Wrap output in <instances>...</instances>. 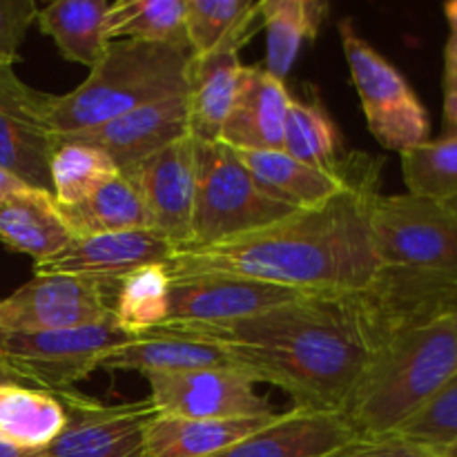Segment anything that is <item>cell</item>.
Returning <instances> with one entry per match:
<instances>
[{
	"label": "cell",
	"mask_w": 457,
	"mask_h": 457,
	"mask_svg": "<svg viewBox=\"0 0 457 457\" xmlns=\"http://www.w3.org/2000/svg\"><path fill=\"white\" fill-rule=\"evenodd\" d=\"M34 0H0V67H13L27 29L36 22Z\"/></svg>",
	"instance_id": "e575fe53"
},
{
	"label": "cell",
	"mask_w": 457,
	"mask_h": 457,
	"mask_svg": "<svg viewBox=\"0 0 457 457\" xmlns=\"http://www.w3.org/2000/svg\"><path fill=\"white\" fill-rule=\"evenodd\" d=\"M103 370H137L143 378L201 369H237L214 344L174 330H152L103 357Z\"/></svg>",
	"instance_id": "44dd1931"
},
{
	"label": "cell",
	"mask_w": 457,
	"mask_h": 457,
	"mask_svg": "<svg viewBox=\"0 0 457 457\" xmlns=\"http://www.w3.org/2000/svg\"><path fill=\"white\" fill-rule=\"evenodd\" d=\"M445 119L457 129V92L445 94Z\"/></svg>",
	"instance_id": "ab89813d"
},
{
	"label": "cell",
	"mask_w": 457,
	"mask_h": 457,
	"mask_svg": "<svg viewBox=\"0 0 457 457\" xmlns=\"http://www.w3.org/2000/svg\"><path fill=\"white\" fill-rule=\"evenodd\" d=\"M114 320L80 328L43 333H3L0 357L16 370L22 382L47 393L67 391L101 366L103 357L132 342Z\"/></svg>",
	"instance_id": "ba28073f"
},
{
	"label": "cell",
	"mask_w": 457,
	"mask_h": 457,
	"mask_svg": "<svg viewBox=\"0 0 457 457\" xmlns=\"http://www.w3.org/2000/svg\"><path fill=\"white\" fill-rule=\"evenodd\" d=\"M52 159V195L58 205H76L119 174L103 150L83 143H56Z\"/></svg>",
	"instance_id": "4dcf8cb0"
},
{
	"label": "cell",
	"mask_w": 457,
	"mask_h": 457,
	"mask_svg": "<svg viewBox=\"0 0 457 457\" xmlns=\"http://www.w3.org/2000/svg\"><path fill=\"white\" fill-rule=\"evenodd\" d=\"M437 457H457V445L449 446V449H446V451H442V453L437 455Z\"/></svg>",
	"instance_id": "f6af8a7d"
},
{
	"label": "cell",
	"mask_w": 457,
	"mask_h": 457,
	"mask_svg": "<svg viewBox=\"0 0 457 457\" xmlns=\"http://www.w3.org/2000/svg\"><path fill=\"white\" fill-rule=\"evenodd\" d=\"M65 427L56 395L22 384L0 386V437L18 449L45 451Z\"/></svg>",
	"instance_id": "484cf974"
},
{
	"label": "cell",
	"mask_w": 457,
	"mask_h": 457,
	"mask_svg": "<svg viewBox=\"0 0 457 457\" xmlns=\"http://www.w3.org/2000/svg\"><path fill=\"white\" fill-rule=\"evenodd\" d=\"M186 12L187 0H119L107 12V40H141L187 49Z\"/></svg>",
	"instance_id": "f1b7e54d"
},
{
	"label": "cell",
	"mask_w": 457,
	"mask_h": 457,
	"mask_svg": "<svg viewBox=\"0 0 457 457\" xmlns=\"http://www.w3.org/2000/svg\"><path fill=\"white\" fill-rule=\"evenodd\" d=\"M110 0H56L38 9L40 31L56 43L62 58L92 70L110 45L105 18Z\"/></svg>",
	"instance_id": "cb8c5ba5"
},
{
	"label": "cell",
	"mask_w": 457,
	"mask_h": 457,
	"mask_svg": "<svg viewBox=\"0 0 457 457\" xmlns=\"http://www.w3.org/2000/svg\"><path fill=\"white\" fill-rule=\"evenodd\" d=\"M339 34L370 134L400 154L427 143L431 119L402 71L370 47L348 21L339 25Z\"/></svg>",
	"instance_id": "52a82bcc"
},
{
	"label": "cell",
	"mask_w": 457,
	"mask_h": 457,
	"mask_svg": "<svg viewBox=\"0 0 457 457\" xmlns=\"http://www.w3.org/2000/svg\"><path fill=\"white\" fill-rule=\"evenodd\" d=\"M22 190H29V186H27V183H22L18 177H13L12 172H7V170L0 168V199H3V196L13 195V192H22ZM31 190H34V187H31Z\"/></svg>",
	"instance_id": "74e56055"
},
{
	"label": "cell",
	"mask_w": 457,
	"mask_h": 457,
	"mask_svg": "<svg viewBox=\"0 0 457 457\" xmlns=\"http://www.w3.org/2000/svg\"><path fill=\"white\" fill-rule=\"evenodd\" d=\"M445 13L446 18H449V22H457V0L445 4Z\"/></svg>",
	"instance_id": "b9f144b4"
},
{
	"label": "cell",
	"mask_w": 457,
	"mask_h": 457,
	"mask_svg": "<svg viewBox=\"0 0 457 457\" xmlns=\"http://www.w3.org/2000/svg\"><path fill=\"white\" fill-rule=\"evenodd\" d=\"M244 43H226L205 56H190L186 70L187 129L196 141L214 143L221 137L223 123L235 103L237 85L244 65L239 47Z\"/></svg>",
	"instance_id": "ffe728a7"
},
{
	"label": "cell",
	"mask_w": 457,
	"mask_h": 457,
	"mask_svg": "<svg viewBox=\"0 0 457 457\" xmlns=\"http://www.w3.org/2000/svg\"><path fill=\"white\" fill-rule=\"evenodd\" d=\"M357 433L337 411L295 406L268 427L210 457H321L346 445Z\"/></svg>",
	"instance_id": "ac0fdd59"
},
{
	"label": "cell",
	"mask_w": 457,
	"mask_h": 457,
	"mask_svg": "<svg viewBox=\"0 0 457 457\" xmlns=\"http://www.w3.org/2000/svg\"><path fill=\"white\" fill-rule=\"evenodd\" d=\"M370 230L379 270L457 281V201L379 195Z\"/></svg>",
	"instance_id": "8992f818"
},
{
	"label": "cell",
	"mask_w": 457,
	"mask_h": 457,
	"mask_svg": "<svg viewBox=\"0 0 457 457\" xmlns=\"http://www.w3.org/2000/svg\"><path fill=\"white\" fill-rule=\"evenodd\" d=\"M406 457H437V455L436 453H428V451H422V449H413Z\"/></svg>",
	"instance_id": "7bdbcfd3"
},
{
	"label": "cell",
	"mask_w": 457,
	"mask_h": 457,
	"mask_svg": "<svg viewBox=\"0 0 457 457\" xmlns=\"http://www.w3.org/2000/svg\"><path fill=\"white\" fill-rule=\"evenodd\" d=\"M172 275L168 263H152L119 281L112 302V320L132 337L152 333L168 321Z\"/></svg>",
	"instance_id": "83f0119b"
},
{
	"label": "cell",
	"mask_w": 457,
	"mask_h": 457,
	"mask_svg": "<svg viewBox=\"0 0 457 457\" xmlns=\"http://www.w3.org/2000/svg\"><path fill=\"white\" fill-rule=\"evenodd\" d=\"M161 328L214 344L254 382L288 393L295 406L337 413L379 344L364 293H312L235 324Z\"/></svg>",
	"instance_id": "7a4b0ae2"
},
{
	"label": "cell",
	"mask_w": 457,
	"mask_h": 457,
	"mask_svg": "<svg viewBox=\"0 0 457 457\" xmlns=\"http://www.w3.org/2000/svg\"><path fill=\"white\" fill-rule=\"evenodd\" d=\"M58 210L71 237L152 228L141 192L132 179L120 172L85 201L76 205H58Z\"/></svg>",
	"instance_id": "d4e9b609"
},
{
	"label": "cell",
	"mask_w": 457,
	"mask_h": 457,
	"mask_svg": "<svg viewBox=\"0 0 457 457\" xmlns=\"http://www.w3.org/2000/svg\"><path fill=\"white\" fill-rule=\"evenodd\" d=\"M195 239L187 248H204L248 235L297 210L263 190L237 150L221 141L195 138Z\"/></svg>",
	"instance_id": "5b68a950"
},
{
	"label": "cell",
	"mask_w": 457,
	"mask_h": 457,
	"mask_svg": "<svg viewBox=\"0 0 457 457\" xmlns=\"http://www.w3.org/2000/svg\"><path fill=\"white\" fill-rule=\"evenodd\" d=\"M0 457H45L43 451H27V449H18V446L9 445L0 437Z\"/></svg>",
	"instance_id": "f35d334b"
},
{
	"label": "cell",
	"mask_w": 457,
	"mask_h": 457,
	"mask_svg": "<svg viewBox=\"0 0 457 457\" xmlns=\"http://www.w3.org/2000/svg\"><path fill=\"white\" fill-rule=\"evenodd\" d=\"M449 40L445 47V94L457 92V22H449Z\"/></svg>",
	"instance_id": "8d00e7d4"
},
{
	"label": "cell",
	"mask_w": 457,
	"mask_h": 457,
	"mask_svg": "<svg viewBox=\"0 0 457 457\" xmlns=\"http://www.w3.org/2000/svg\"><path fill=\"white\" fill-rule=\"evenodd\" d=\"M186 137H190L186 96L179 94L137 107L98 128L56 137V143H83L98 147L114 161L119 172H129L156 152Z\"/></svg>",
	"instance_id": "9a60e30c"
},
{
	"label": "cell",
	"mask_w": 457,
	"mask_h": 457,
	"mask_svg": "<svg viewBox=\"0 0 457 457\" xmlns=\"http://www.w3.org/2000/svg\"><path fill=\"white\" fill-rule=\"evenodd\" d=\"M262 22V3L187 0L186 36L190 56H205L226 43H245Z\"/></svg>",
	"instance_id": "f546056e"
},
{
	"label": "cell",
	"mask_w": 457,
	"mask_h": 457,
	"mask_svg": "<svg viewBox=\"0 0 457 457\" xmlns=\"http://www.w3.org/2000/svg\"><path fill=\"white\" fill-rule=\"evenodd\" d=\"M415 446L406 445L397 436L386 437H364L357 436L353 437L346 445L337 446L330 453L321 457H406L413 451Z\"/></svg>",
	"instance_id": "d590c367"
},
{
	"label": "cell",
	"mask_w": 457,
	"mask_h": 457,
	"mask_svg": "<svg viewBox=\"0 0 457 457\" xmlns=\"http://www.w3.org/2000/svg\"><path fill=\"white\" fill-rule=\"evenodd\" d=\"M302 290L245 277L204 275L172 279L163 326H226L303 297Z\"/></svg>",
	"instance_id": "4fadbf2b"
},
{
	"label": "cell",
	"mask_w": 457,
	"mask_h": 457,
	"mask_svg": "<svg viewBox=\"0 0 457 457\" xmlns=\"http://www.w3.org/2000/svg\"><path fill=\"white\" fill-rule=\"evenodd\" d=\"M120 174L132 179L141 192L152 230L165 237L174 250L187 248L195 239V138H181Z\"/></svg>",
	"instance_id": "5bb4252c"
},
{
	"label": "cell",
	"mask_w": 457,
	"mask_h": 457,
	"mask_svg": "<svg viewBox=\"0 0 457 457\" xmlns=\"http://www.w3.org/2000/svg\"><path fill=\"white\" fill-rule=\"evenodd\" d=\"M284 152L315 168H333L339 163L342 137L324 107L293 98L286 116Z\"/></svg>",
	"instance_id": "d6a6232c"
},
{
	"label": "cell",
	"mask_w": 457,
	"mask_h": 457,
	"mask_svg": "<svg viewBox=\"0 0 457 457\" xmlns=\"http://www.w3.org/2000/svg\"><path fill=\"white\" fill-rule=\"evenodd\" d=\"M449 317L457 324V293H455L453 302H451V306H449Z\"/></svg>",
	"instance_id": "ee69618b"
},
{
	"label": "cell",
	"mask_w": 457,
	"mask_h": 457,
	"mask_svg": "<svg viewBox=\"0 0 457 457\" xmlns=\"http://www.w3.org/2000/svg\"><path fill=\"white\" fill-rule=\"evenodd\" d=\"M74 239L52 192L22 190L0 199V244L29 254L34 263L61 253Z\"/></svg>",
	"instance_id": "7402d4cb"
},
{
	"label": "cell",
	"mask_w": 457,
	"mask_h": 457,
	"mask_svg": "<svg viewBox=\"0 0 457 457\" xmlns=\"http://www.w3.org/2000/svg\"><path fill=\"white\" fill-rule=\"evenodd\" d=\"M402 174L411 196L457 201V132L404 152Z\"/></svg>",
	"instance_id": "1f68e13d"
},
{
	"label": "cell",
	"mask_w": 457,
	"mask_h": 457,
	"mask_svg": "<svg viewBox=\"0 0 457 457\" xmlns=\"http://www.w3.org/2000/svg\"><path fill=\"white\" fill-rule=\"evenodd\" d=\"M290 101L293 96L284 80H277L259 65H244L219 141L237 152L284 150Z\"/></svg>",
	"instance_id": "e0dca14e"
},
{
	"label": "cell",
	"mask_w": 457,
	"mask_h": 457,
	"mask_svg": "<svg viewBox=\"0 0 457 457\" xmlns=\"http://www.w3.org/2000/svg\"><path fill=\"white\" fill-rule=\"evenodd\" d=\"M455 373L457 324L451 317L406 326L379 342L342 413L357 436H395Z\"/></svg>",
	"instance_id": "3957f363"
},
{
	"label": "cell",
	"mask_w": 457,
	"mask_h": 457,
	"mask_svg": "<svg viewBox=\"0 0 457 457\" xmlns=\"http://www.w3.org/2000/svg\"><path fill=\"white\" fill-rule=\"evenodd\" d=\"M395 436L415 449L436 455L457 445V373L424 409L397 428Z\"/></svg>",
	"instance_id": "836d02e7"
},
{
	"label": "cell",
	"mask_w": 457,
	"mask_h": 457,
	"mask_svg": "<svg viewBox=\"0 0 457 457\" xmlns=\"http://www.w3.org/2000/svg\"><path fill=\"white\" fill-rule=\"evenodd\" d=\"M279 415V413H277ZM277 415L232 420H187L156 415L145 431L143 457H210L262 431Z\"/></svg>",
	"instance_id": "603a6c76"
},
{
	"label": "cell",
	"mask_w": 457,
	"mask_h": 457,
	"mask_svg": "<svg viewBox=\"0 0 457 457\" xmlns=\"http://www.w3.org/2000/svg\"><path fill=\"white\" fill-rule=\"evenodd\" d=\"M174 245L152 228L74 237L61 253L34 263L36 275H71L116 284L152 263H168Z\"/></svg>",
	"instance_id": "2e32d148"
},
{
	"label": "cell",
	"mask_w": 457,
	"mask_h": 457,
	"mask_svg": "<svg viewBox=\"0 0 457 457\" xmlns=\"http://www.w3.org/2000/svg\"><path fill=\"white\" fill-rule=\"evenodd\" d=\"M150 404L159 415L187 420H232L277 415L241 369H201L147 375Z\"/></svg>",
	"instance_id": "8fae6325"
},
{
	"label": "cell",
	"mask_w": 457,
	"mask_h": 457,
	"mask_svg": "<svg viewBox=\"0 0 457 457\" xmlns=\"http://www.w3.org/2000/svg\"><path fill=\"white\" fill-rule=\"evenodd\" d=\"M187 49L172 45L112 40L89 76L71 92L47 98L54 137L98 128L137 107L186 94Z\"/></svg>",
	"instance_id": "277c9868"
},
{
	"label": "cell",
	"mask_w": 457,
	"mask_h": 457,
	"mask_svg": "<svg viewBox=\"0 0 457 457\" xmlns=\"http://www.w3.org/2000/svg\"><path fill=\"white\" fill-rule=\"evenodd\" d=\"M65 411V427L45 457H143L147 424L156 418L150 400L103 404L74 388L52 393Z\"/></svg>",
	"instance_id": "30bf717a"
},
{
	"label": "cell",
	"mask_w": 457,
	"mask_h": 457,
	"mask_svg": "<svg viewBox=\"0 0 457 457\" xmlns=\"http://www.w3.org/2000/svg\"><path fill=\"white\" fill-rule=\"evenodd\" d=\"M49 94L22 83L13 67H0V168L34 190L52 192L56 137L49 129Z\"/></svg>",
	"instance_id": "7c38bea8"
},
{
	"label": "cell",
	"mask_w": 457,
	"mask_h": 457,
	"mask_svg": "<svg viewBox=\"0 0 457 457\" xmlns=\"http://www.w3.org/2000/svg\"><path fill=\"white\" fill-rule=\"evenodd\" d=\"M0 339H3V333H0Z\"/></svg>",
	"instance_id": "bcb514c9"
},
{
	"label": "cell",
	"mask_w": 457,
	"mask_h": 457,
	"mask_svg": "<svg viewBox=\"0 0 457 457\" xmlns=\"http://www.w3.org/2000/svg\"><path fill=\"white\" fill-rule=\"evenodd\" d=\"M328 13L320 0H263L262 22L266 29L268 54L263 70L277 80H286L306 40H312Z\"/></svg>",
	"instance_id": "4316f807"
},
{
	"label": "cell",
	"mask_w": 457,
	"mask_h": 457,
	"mask_svg": "<svg viewBox=\"0 0 457 457\" xmlns=\"http://www.w3.org/2000/svg\"><path fill=\"white\" fill-rule=\"evenodd\" d=\"M3 384H22V378L0 357V386Z\"/></svg>",
	"instance_id": "60d3db41"
},
{
	"label": "cell",
	"mask_w": 457,
	"mask_h": 457,
	"mask_svg": "<svg viewBox=\"0 0 457 457\" xmlns=\"http://www.w3.org/2000/svg\"><path fill=\"white\" fill-rule=\"evenodd\" d=\"M237 154L241 156L245 168L254 174L263 190L297 210L320 208L342 195L351 186L353 177L364 161V156L361 161L351 156V159H339V163L333 168H315V165L293 159L284 150L237 152Z\"/></svg>",
	"instance_id": "d6986e66"
},
{
	"label": "cell",
	"mask_w": 457,
	"mask_h": 457,
	"mask_svg": "<svg viewBox=\"0 0 457 457\" xmlns=\"http://www.w3.org/2000/svg\"><path fill=\"white\" fill-rule=\"evenodd\" d=\"M379 159L364 156L351 186L320 208L204 248L174 250L172 279L223 275L320 295L364 293L379 272L373 245Z\"/></svg>",
	"instance_id": "6da1fadb"
},
{
	"label": "cell",
	"mask_w": 457,
	"mask_h": 457,
	"mask_svg": "<svg viewBox=\"0 0 457 457\" xmlns=\"http://www.w3.org/2000/svg\"><path fill=\"white\" fill-rule=\"evenodd\" d=\"M116 284L71 275H36L0 299V333L80 328L112 320Z\"/></svg>",
	"instance_id": "9c48e42d"
}]
</instances>
